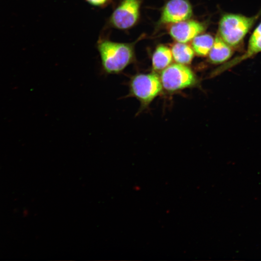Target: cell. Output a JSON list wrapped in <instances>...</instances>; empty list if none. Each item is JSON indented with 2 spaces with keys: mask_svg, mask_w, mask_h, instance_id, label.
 Listing matches in <instances>:
<instances>
[{
  "mask_svg": "<svg viewBox=\"0 0 261 261\" xmlns=\"http://www.w3.org/2000/svg\"><path fill=\"white\" fill-rule=\"evenodd\" d=\"M205 26L193 20H186L173 24L170 27V36L176 42L187 43L204 31Z\"/></svg>",
  "mask_w": 261,
  "mask_h": 261,
  "instance_id": "8",
  "label": "cell"
},
{
  "mask_svg": "<svg viewBox=\"0 0 261 261\" xmlns=\"http://www.w3.org/2000/svg\"><path fill=\"white\" fill-rule=\"evenodd\" d=\"M214 38L209 34H199L192 42V48L200 56L208 55L213 44Z\"/></svg>",
  "mask_w": 261,
  "mask_h": 261,
  "instance_id": "12",
  "label": "cell"
},
{
  "mask_svg": "<svg viewBox=\"0 0 261 261\" xmlns=\"http://www.w3.org/2000/svg\"><path fill=\"white\" fill-rule=\"evenodd\" d=\"M261 16V9L252 16L232 13L225 14L219 21L218 34L234 49H237Z\"/></svg>",
  "mask_w": 261,
  "mask_h": 261,
  "instance_id": "2",
  "label": "cell"
},
{
  "mask_svg": "<svg viewBox=\"0 0 261 261\" xmlns=\"http://www.w3.org/2000/svg\"><path fill=\"white\" fill-rule=\"evenodd\" d=\"M140 0H120L108 18L103 29L125 30L134 26L140 15Z\"/></svg>",
  "mask_w": 261,
  "mask_h": 261,
  "instance_id": "4",
  "label": "cell"
},
{
  "mask_svg": "<svg viewBox=\"0 0 261 261\" xmlns=\"http://www.w3.org/2000/svg\"><path fill=\"white\" fill-rule=\"evenodd\" d=\"M88 4L99 8H106L111 3V0H85Z\"/></svg>",
  "mask_w": 261,
  "mask_h": 261,
  "instance_id": "13",
  "label": "cell"
},
{
  "mask_svg": "<svg viewBox=\"0 0 261 261\" xmlns=\"http://www.w3.org/2000/svg\"><path fill=\"white\" fill-rule=\"evenodd\" d=\"M171 51L174 61L183 65L190 64L194 56L193 48L186 43L177 42L173 45Z\"/></svg>",
  "mask_w": 261,
  "mask_h": 261,
  "instance_id": "11",
  "label": "cell"
},
{
  "mask_svg": "<svg viewBox=\"0 0 261 261\" xmlns=\"http://www.w3.org/2000/svg\"><path fill=\"white\" fill-rule=\"evenodd\" d=\"M101 59L102 72L117 74L133 60L134 44L113 42L105 30H102L96 44Z\"/></svg>",
  "mask_w": 261,
  "mask_h": 261,
  "instance_id": "1",
  "label": "cell"
},
{
  "mask_svg": "<svg viewBox=\"0 0 261 261\" xmlns=\"http://www.w3.org/2000/svg\"><path fill=\"white\" fill-rule=\"evenodd\" d=\"M173 58L171 50L160 44L155 50L152 57V68L155 71H162L170 65Z\"/></svg>",
  "mask_w": 261,
  "mask_h": 261,
  "instance_id": "10",
  "label": "cell"
},
{
  "mask_svg": "<svg viewBox=\"0 0 261 261\" xmlns=\"http://www.w3.org/2000/svg\"><path fill=\"white\" fill-rule=\"evenodd\" d=\"M129 94L138 99L141 107H147L160 94L162 86L160 77L155 72L134 75L129 84Z\"/></svg>",
  "mask_w": 261,
  "mask_h": 261,
  "instance_id": "3",
  "label": "cell"
},
{
  "mask_svg": "<svg viewBox=\"0 0 261 261\" xmlns=\"http://www.w3.org/2000/svg\"><path fill=\"white\" fill-rule=\"evenodd\" d=\"M160 79L163 88L174 92L194 86L197 78L192 71L186 65L174 63L163 69Z\"/></svg>",
  "mask_w": 261,
  "mask_h": 261,
  "instance_id": "5",
  "label": "cell"
},
{
  "mask_svg": "<svg viewBox=\"0 0 261 261\" xmlns=\"http://www.w3.org/2000/svg\"><path fill=\"white\" fill-rule=\"evenodd\" d=\"M192 8L188 0H170L161 11L160 24H174L189 19Z\"/></svg>",
  "mask_w": 261,
  "mask_h": 261,
  "instance_id": "7",
  "label": "cell"
},
{
  "mask_svg": "<svg viewBox=\"0 0 261 261\" xmlns=\"http://www.w3.org/2000/svg\"><path fill=\"white\" fill-rule=\"evenodd\" d=\"M261 52V22L259 24L250 36L245 52L240 56L222 64L212 72L210 77L216 76Z\"/></svg>",
  "mask_w": 261,
  "mask_h": 261,
  "instance_id": "6",
  "label": "cell"
},
{
  "mask_svg": "<svg viewBox=\"0 0 261 261\" xmlns=\"http://www.w3.org/2000/svg\"><path fill=\"white\" fill-rule=\"evenodd\" d=\"M234 50L218 34L208 55V60L212 64H223L232 56Z\"/></svg>",
  "mask_w": 261,
  "mask_h": 261,
  "instance_id": "9",
  "label": "cell"
}]
</instances>
